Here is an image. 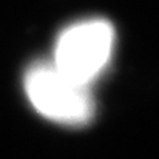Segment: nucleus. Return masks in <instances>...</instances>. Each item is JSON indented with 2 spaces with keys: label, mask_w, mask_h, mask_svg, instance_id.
Listing matches in <instances>:
<instances>
[{
  "label": "nucleus",
  "mask_w": 159,
  "mask_h": 159,
  "mask_svg": "<svg viewBox=\"0 0 159 159\" xmlns=\"http://www.w3.org/2000/svg\"><path fill=\"white\" fill-rule=\"evenodd\" d=\"M25 90L39 113L66 125L87 124L94 113L88 85L65 76L54 63H37L25 76Z\"/></svg>",
  "instance_id": "f257e3e1"
},
{
  "label": "nucleus",
  "mask_w": 159,
  "mask_h": 159,
  "mask_svg": "<svg viewBox=\"0 0 159 159\" xmlns=\"http://www.w3.org/2000/svg\"><path fill=\"white\" fill-rule=\"evenodd\" d=\"M114 47V30L102 19L66 28L56 43L54 65L70 79L88 85L107 66Z\"/></svg>",
  "instance_id": "f03ea898"
}]
</instances>
